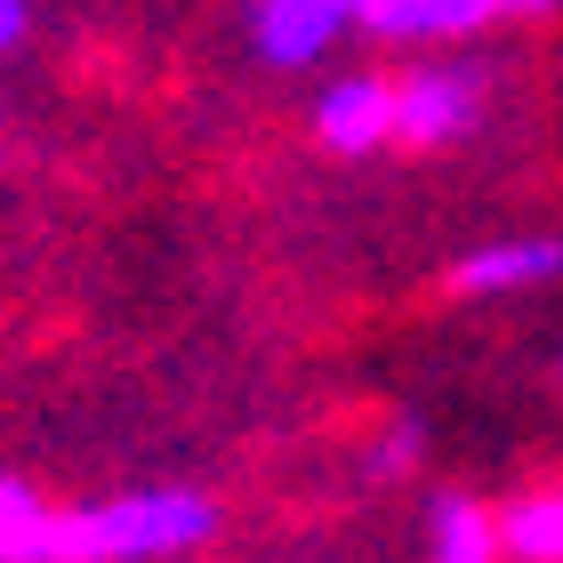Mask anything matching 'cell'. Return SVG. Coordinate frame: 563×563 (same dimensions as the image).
I'll list each match as a JSON object with an SVG mask.
<instances>
[{"instance_id": "obj_1", "label": "cell", "mask_w": 563, "mask_h": 563, "mask_svg": "<svg viewBox=\"0 0 563 563\" xmlns=\"http://www.w3.org/2000/svg\"><path fill=\"white\" fill-rule=\"evenodd\" d=\"M225 531V499L201 483H121L97 499H48L41 563H194Z\"/></svg>"}, {"instance_id": "obj_2", "label": "cell", "mask_w": 563, "mask_h": 563, "mask_svg": "<svg viewBox=\"0 0 563 563\" xmlns=\"http://www.w3.org/2000/svg\"><path fill=\"white\" fill-rule=\"evenodd\" d=\"M483 121H492V73L475 57L443 48V57H419L395 73V145L402 153H451Z\"/></svg>"}, {"instance_id": "obj_3", "label": "cell", "mask_w": 563, "mask_h": 563, "mask_svg": "<svg viewBox=\"0 0 563 563\" xmlns=\"http://www.w3.org/2000/svg\"><path fill=\"white\" fill-rule=\"evenodd\" d=\"M548 16H563V0H363L354 33L387 48H459L492 24H548Z\"/></svg>"}, {"instance_id": "obj_4", "label": "cell", "mask_w": 563, "mask_h": 563, "mask_svg": "<svg viewBox=\"0 0 563 563\" xmlns=\"http://www.w3.org/2000/svg\"><path fill=\"white\" fill-rule=\"evenodd\" d=\"M306 130H314L322 153L339 162H371V153L395 145V73L378 65H354V73H330L306 106Z\"/></svg>"}, {"instance_id": "obj_5", "label": "cell", "mask_w": 563, "mask_h": 563, "mask_svg": "<svg viewBox=\"0 0 563 563\" xmlns=\"http://www.w3.org/2000/svg\"><path fill=\"white\" fill-rule=\"evenodd\" d=\"M563 282V234H492L467 258H451L443 290L459 306H507V298H540Z\"/></svg>"}, {"instance_id": "obj_6", "label": "cell", "mask_w": 563, "mask_h": 563, "mask_svg": "<svg viewBox=\"0 0 563 563\" xmlns=\"http://www.w3.org/2000/svg\"><path fill=\"white\" fill-rule=\"evenodd\" d=\"M354 33L346 0H242V41L266 73H314Z\"/></svg>"}, {"instance_id": "obj_7", "label": "cell", "mask_w": 563, "mask_h": 563, "mask_svg": "<svg viewBox=\"0 0 563 563\" xmlns=\"http://www.w3.org/2000/svg\"><path fill=\"white\" fill-rule=\"evenodd\" d=\"M419 548H427V563H507V548H499V507L475 499V492H427Z\"/></svg>"}, {"instance_id": "obj_8", "label": "cell", "mask_w": 563, "mask_h": 563, "mask_svg": "<svg viewBox=\"0 0 563 563\" xmlns=\"http://www.w3.org/2000/svg\"><path fill=\"white\" fill-rule=\"evenodd\" d=\"M499 548L507 563H563V483H531L499 507Z\"/></svg>"}, {"instance_id": "obj_9", "label": "cell", "mask_w": 563, "mask_h": 563, "mask_svg": "<svg viewBox=\"0 0 563 563\" xmlns=\"http://www.w3.org/2000/svg\"><path fill=\"white\" fill-rule=\"evenodd\" d=\"M419 467H427V419L395 411V419L363 443V475H371V483H411Z\"/></svg>"}, {"instance_id": "obj_10", "label": "cell", "mask_w": 563, "mask_h": 563, "mask_svg": "<svg viewBox=\"0 0 563 563\" xmlns=\"http://www.w3.org/2000/svg\"><path fill=\"white\" fill-rule=\"evenodd\" d=\"M24 41H33V0H0V57H16Z\"/></svg>"}, {"instance_id": "obj_11", "label": "cell", "mask_w": 563, "mask_h": 563, "mask_svg": "<svg viewBox=\"0 0 563 563\" xmlns=\"http://www.w3.org/2000/svg\"><path fill=\"white\" fill-rule=\"evenodd\" d=\"M346 9H363V0H346Z\"/></svg>"}]
</instances>
